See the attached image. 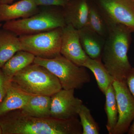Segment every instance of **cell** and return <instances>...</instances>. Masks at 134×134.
Here are the masks:
<instances>
[{
    "label": "cell",
    "mask_w": 134,
    "mask_h": 134,
    "mask_svg": "<svg viewBox=\"0 0 134 134\" xmlns=\"http://www.w3.org/2000/svg\"><path fill=\"white\" fill-rule=\"evenodd\" d=\"M0 126L2 134H82L77 117L68 120L38 118L24 114L21 110L0 116Z\"/></svg>",
    "instance_id": "1"
},
{
    "label": "cell",
    "mask_w": 134,
    "mask_h": 134,
    "mask_svg": "<svg viewBox=\"0 0 134 134\" xmlns=\"http://www.w3.org/2000/svg\"><path fill=\"white\" fill-rule=\"evenodd\" d=\"M101 60L114 80L126 81L132 67L128 52L132 40V31L125 25H108Z\"/></svg>",
    "instance_id": "2"
},
{
    "label": "cell",
    "mask_w": 134,
    "mask_h": 134,
    "mask_svg": "<svg viewBox=\"0 0 134 134\" xmlns=\"http://www.w3.org/2000/svg\"><path fill=\"white\" fill-rule=\"evenodd\" d=\"M39 7V11L35 14L26 18L5 22L2 28L19 36L49 31L66 25L62 8Z\"/></svg>",
    "instance_id": "3"
},
{
    "label": "cell",
    "mask_w": 134,
    "mask_h": 134,
    "mask_svg": "<svg viewBox=\"0 0 134 134\" xmlns=\"http://www.w3.org/2000/svg\"><path fill=\"white\" fill-rule=\"evenodd\" d=\"M12 81L23 90L34 95L52 96L62 89L54 75L34 63L18 72Z\"/></svg>",
    "instance_id": "4"
},
{
    "label": "cell",
    "mask_w": 134,
    "mask_h": 134,
    "mask_svg": "<svg viewBox=\"0 0 134 134\" xmlns=\"http://www.w3.org/2000/svg\"><path fill=\"white\" fill-rule=\"evenodd\" d=\"M34 63L45 67L54 75L64 90L80 89L90 82L86 68L76 65L61 54L50 59L36 57Z\"/></svg>",
    "instance_id": "5"
},
{
    "label": "cell",
    "mask_w": 134,
    "mask_h": 134,
    "mask_svg": "<svg viewBox=\"0 0 134 134\" xmlns=\"http://www.w3.org/2000/svg\"><path fill=\"white\" fill-rule=\"evenodd\" d=\"M63 28L50 31L19 36L22 50L43 59H53L61 55Z\"/></svg>",
    "instance_id": "6"
},
{
    "label": "cell",
    "mask_w": 134,
    "mask_h": 134,
    "mask_svg": "<svg viewBox=\"0 0 134 134\" xmlns=\"http://www.w3.org/2000/svg\"><path fill=\"white\" fill-rule=\"evenodd\" d=\"M98 4L108 26L122 25L134 32V3L131 0H99Z\"/></svg>",
    "instance_id": "7"
},
{
    "label": "cell",
    "mask_w": 134,
    "mask_h": 134,
    "mask_svg": "<svg viewBox=\"0 0 134 134\" xmlns=\"http://www.w3.org/2000/svg\"><path fill=\"white\" fill-rule=\"evenodd\" d=\"M113 86L115 90L119 114L113 134L126 133L134 120V97L126 81L114 80Z\"/></svg>",
    "instance_id": "8"
},
{
    "label": "cell",
    "mask_w": 134,
    "mask_h": 134,
    "mask_svg": "<svg viewBox=\"0 0 134 134\" xmlns=\"http://www.w3.org/2000/svg\"><path fill=\"white\" fill-rule=\"evenodd\" d=\"M74 92V89H62L51 96V117L68 120L78 117L83 103L75 97Z\"/></svg>",
    "instance_id": "9"
},
{
    "label": "cell",
    "mask_w": 134,
    "mask_h": 134,
    "mask_svg": "<svg viewBox=\"0 0 134 134\" xmlns=\"http://www.w3.org/2000/svg\"><path fill=\"white\" fill-rule=\"evenodd\" d=\"M60 54L80 66H83L89 58L82 48L78 30L71 24H67L63 28Z\"/></svg>",
    "instance_id": "10"
},
{
    "label": "cell",
    "mask_w": 134,
    "mask_h": 134,
    "mask_svg": "<svg viewBox=\"0 0 134 134\" xmlns=\"http://www.w3.org/2000/svg\"><path fill=\"white\" fill-rule=\"evenodd\" d=\"M40 7L34 0H21L11 3H0V23L26 18L39 11Z\"/></svg>",
    "instance_id": "11"
},
{
    "label": "cell",
    "mask_w": 134,
    "mask_h": 134,
    "mask_svg": "<svg viewBox=\"0 0 134 134\" xmlns=\"http://www.w3.org/2000/svg\"><path fill=\"white\" fill-rule=\"evenodd\" d=\"M89 4L87 0H70L62 8V12L66 24H71L79 30L86 25L88 14Z\"/></svg>",
    "instance_id": "12"
},
{
    "label": "cell",
    "mask_w": 134,
    "mask_h": 134,
    "mask_svg": "<svg viewBox=\"0 0 134 134\" xmlns=\"http://www.w3.org/2000/svg\"><path fill=\"white\" fill-rule=\"evenodd\" d=\"M78 31L80 43L86 55L93 59H101L105 38L85 27Z\"/></svg>",
    "instance_id": "13"
},
{
    "label": "cell",
    "mask_w": 134,
    "mask_h": 134,
    "mask_svg": "<svg viewBox=\"0 0 134 134\" xmlns=\"http://www.w3.org/2000/svg\"><path fill=\"white\" fill-rule=\"evenodd\" d=\"M33 95L23 90L12 81L0 105V116L10 111L22 109Z\"/></svg>",
    "instance_id": "14"
},
{
    "label": "cell",
    "mask_w": 134,
    "mask_h": 134,
    "mask_svg": "<svg viewBox=\"0 0 134 134\" xmlns=\"http://www.w3.org/2000/svg\"><path fill=\"white\" fill-rule=\"evenodd\" d=\"M1 27H0V69L16 53L22 50L19 36Z\"/></svg>",
    "instance_id": "15"
},
{
    "label": "cell",
    "mask_w": 134,
    "mask_h": 134,
    "mask_svg": "<svg viewBox=\"0 0 134 134\" xmlns=\"http://www.w3.org/2000/svg\"><path fill=\"white\" fill-rule=\"evenodd\" d=\"M51 96L33 95L22 109L26 115L38 118L51 117Z\"/></svg>",
    "instance_id": "16"
},
{
    "label": "cell",
    "mask_w": 134,
    "mask_h": 134,
    "mask_svg": "<svg viewBox=\"0 0 134 134\" xmlns=\"http://www.w3.org/2000/svg\"><path fill=\"white\" fill-rule=\"evenodd\" d=\"M83 66L92 72L99 88L104 95L108 87L113 84L114 79L103 64L101 59H93L89 57Z\"/></svg>",
    "instance_id": "17"
},
{
    "label": "cell",
    "mask_w": 134,
    "mask_h": 134,
    "mask_svg": "<svg viewBox=\"0 0 134 134\" xmlns=\"http://www.w3.org/2000/svg\"><path fill=\"white\" fill-rule=\"evenodd\" d=\"M34 54L24 50H20L13 55L1 68L3 73L10 79L18 72L33 63Z\"/></svg>",
    "instance_id": "18"
},
{
    "label": "cell",
    "mask_w": 134,
    "mask_h": 134,
    "mask_svg": "<svg viewBox=\"0 0 134 134\" xmlns=\"http://www.w3.org/2000/svg\"><path fill=\"white\" fill-rule=\"evenodd\" d=\"M104 95L105 110L107 116L106 127L108 134H113L118 121L119 114L115 90L113 84L108 87Z\"/></svg>",
    "instance_id": "19"
},
{
    "label": "cell",
    "mask_w": 134,
    "mask_h": 134,
    "mask_svg": "<svg viewBox=\"0 0 134 134\" xmlns=\"http://www.w3.org/2000/svg\"><path fill=\"white\" fill-rule=\"evenodd\" d=\"M85 27L105 39L108 35V25L100 10L90 4L87 22Z\"/></svg>",
    "instance_id": "20"
},
{
    "label": "cell",
    "mask_w": 134,
    "mask_h": 134,
    "mask_svg": "<svg viewBox=\"0 0 134 134\" xmlns=\"http://www.w3.org/2000/svg\"><path fill=\"white\" fill-rule=\"evenodd\" d=\"M78 116L82 129V134H99V126L92 115L90 110L83 104L79 111Z\"/></svg>",
    "instance_id": "21"
},
{
    "label": "cell",
    "mask_w": 134,
    "mask_h": 134,
    "mask_svg": "<svg viewBox=\"0 0 134 134\" xmlns=\"http://www.w3.org/2000/svg\"><path fill=\"white\" fill-rule=\"evenodd\" d=\"M12 79L5 76L0 69V105L7 94Z\"/></svg>",
    "instance_id": "22"
},
{
    "label": "cell",
    "mask_w": 134,
    "mask_h": 134,
    "mask_svg": "<svg viewBox=\"0 0 134 134\" xmlns=\"http://www.w3.org/2000/svg\"><path fill=\"white\" fill-rule=\"evenodd\" d=\"M38 7H55L63 8L70 0H34Z\"/></svg>",
    "instance_id": "23"
},
{
    "label": "cell",
    "mask_w": 134,
    "mask_h": 134,
    "mask_svg": "<svg viewBox=\"0 0 134 134\" xmlns=\"http://www.w3.org/2000/svg\"><path fill=\"white\" fill-rule=\"evenodd\" d=\"M126 82L129 90L134 97V67H132L128 74Z\"/></svg>",
    "instance_id": "24"
},
{
    "label": "cell",
    "mask_w": 134,
    "mask_h": 134,
    "mask_svg": "<svg viewBox=\"0 0 134 134\" xmlns=\"http://www.w3.org/2000/svg\"><path fill=\"white\" fill-rule=\"evenodd\" d=\"M127 133L128 134H134V120L130 126Z\"/></svg>",
    "instance_id": "25"
},
{
    "label": "cell",
    "mask_w": 134,
    "mask_h": 134,
    "mask_svg": "<svg viewBox=\"0 0 134 134\" xmlns=\"http://www.w3.org/2000/svg\"><path fill=\"white\" fill-rule=\"evenodd\" d=\"M15 0H0V3H5V4H11L13 3V2Z\"/></svg>",
    "instance_id": "26"
},
{
    "label": "cell",
    "mask_w": 134,
    "mask_h": 134,
    "mask_svg": "<svg viewBox=\"0 0 134 134\" xmlns=\"http://www.w3.org/2000/svg\"><path fill=\"white\" fill-rule=\"evenodd\" d=\"M0 134H2V128L1 126H0Z\"/></svg>",
    "instance_id": "27"
},
{
    "label": "cell",
    "mask_w": 134,
    "mask_h": 134,
    "mask_svg": "<svg viewBox=\"0 0 134 134\" xmlns=\"http://www.w3.org/2000/svg\"><path fill=\"white\" fill-rule=\"evenodd\" d=\"M2 25H3L1 23H0V27H2Z\"/></svg>",
    "instance_id": "28"
},
{
    "label": "cell",
    "mask_w": 134,
    "mask_h": 134,
    "mask_svg": "<svg viewBox=\"0 0 134 134\" xmlns=\"http://www.w3.org/2000/svg\"><path fill=\"white\" fill-rule=\"evenodd\" d=\"M131 1L133 2L134 3V0H131Z\"/></svg>",
    "instance_id": "29"
},
{
    "label": "cell",
    "mask_w": 134,
    "mask_h": 134,
    "mask_svg": "<svg viewBox=\"0 0 134 134\" xmlns=\"http://www.w3.org/2000/svg\"></svg>",
    "instance_id": "30"
}]
</instances>
